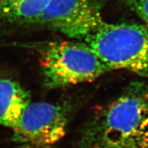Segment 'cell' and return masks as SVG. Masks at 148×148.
I'll return each instance as SVG.
<instances>
[{"mask_svg": "<svg viewBox=\"0 0 148 148\" xmlns=\"http://www.w3.org/2000/svg\"><path fill=\"white\" fill-rule=\"evenodd\" d=\"M50 0H0V25L34 23Z\"/></svg>", "mask_w": 148, "mask_h": 148, "instance_id": "7", "label": "cell"}, {"mask_svg": "<svg viewBox=\"0 0 148 148\" xmlns=\"http://www.w3.org/2000/svg\"><path fill=\"white\" fill-rule=\"evenodd\" d=\"M40 63L44 83L50 88L91 82L109 71L86 42H49L42 49Z\"/></svg>", "mask_w": 148, "mask_h": 148, "instance_id": "3", "label": "cell"}, {"mask_svg": "<svg viewBox=\"0 0 148 148\" xmlns=\"http://www.w3.org/2000/svg\"><path fill=\"white\" fill-rule=\"evenodd\" d=\"M133 7L148 30V0H133Z\"/></svg>", "mask_w": 148, "mask_h": 148, "instance_id": "9", "label": "cell"}, {"mask_svg": "<svg viewBox=\"0 0 148 148\" xmlns=\"http://www.w3.org/2000/svg\"><path fill=\"white\" fill-rule=\"evenodd\" d=\"M130 148H148V117L140 127Z\"/></svg>", "mask_w": 148, "mask_h": 148, "instance_id": "8", "label": "cell"}, {"mask_svg": "<svg viewBox=\"0 0 148 148\" xmlns=\"http://www.w3.org/2000/svg\"><path fill=\"white\" fill-rule=\"evenodd\" d=\"M148 117V84L134 82L88 120L71 148H130Z\"/></svg>", "mask_w": 148, "mask_h": 148, "instance_id": "1", "label": "cell"}, {"mask_svg": "<svg viewBox=\"0 0 148 148\" xmlns=\"http://www.w3.org/2000/svg\"><path fill=\"white\" fill-rule=\"evenodd\" d=\"M103 22L95 0H50L35 23L69 38L84 40Z\"/></svg>", "mask_w": 148, "mask_h": 148, "instance_id": "5", "label": "cell"}, {"mask_svg": "<svg viewBox=\"0 0 148 148\" xmlns=\"http://www.w3.org/2000/svg\"><path fill=\"white\" fill-rule=\"evenodd\" d=\"M30 102L29 94L19 82L0 73V126L12 130Z\"/></svg>", "mask_w": 148, "mask_h": 148, "instance_id": "6", "label": "cell"}, {"mask_svg": "<svg viewBox=\"0 0 148 148\" xmlns=\"http://www.w3.org/2000/svg\"><path fill=\"white\" fill-rule=\"evenodd\" d=\"M109 71L123 69L148 77V30L137 23H107L84 40Z\"/></svg>", "mask_w": 148, "mask_h": 148, "instance_id": "2", "label": "cell"}, {"mask_svg": "<svg viewBox=\"0 0 148 148\" xmlns=\"http://www.w3.org/2000/svg\"><path fill=\"white\" fill-rule=\"evenodd\" d=\"M69 109L60 103L30 102L12 129L17 148H57L65 136Z\"/></svg>", "mask_w": 148, "mask_h": 148, "instance_id": "4", "label": "cell"}]
</instances>
